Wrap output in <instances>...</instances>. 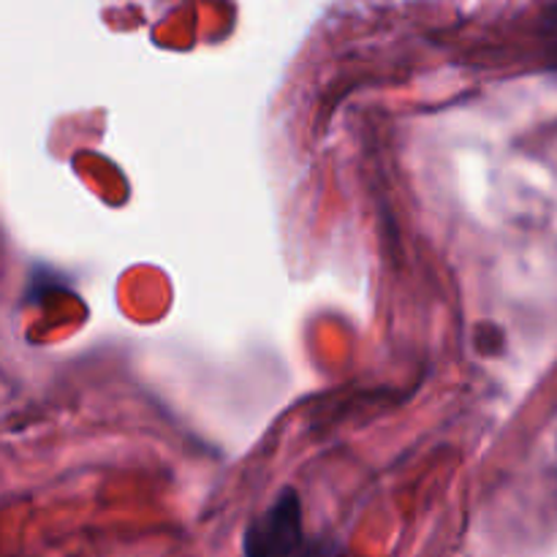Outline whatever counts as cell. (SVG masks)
Wrapping results in <instances>:
<instances>
[{"instance_id":"obj_1","label":"cell","mask_w":557,"mask_h":557,"mask_svg":"<svg viewBox=\"0 0 557 557\" xmlns=\"http://www.w3.org/2000/svg\"><path fill=\"white\" fill-rule=\"evenodd\" d=\"M313 539L302 531V506L294 490H283L275 504L245 531V557H299Z\"/></svg>"},{"instance_id":"obj_2","label":"cell","mask_w":557,"mask_h":557,"mask_svg":"<svg viewBox=\"0 0 557 557\" xmlns=\"http://www.w3.org/2000/svg\"><path fill=\"white\" fill-rule=\"evenodd\" d=\"M299 557H337V549L332 547L330 542H324V539H313V542H310V547L305 549Z\"/></svg>"}]
</instances>
